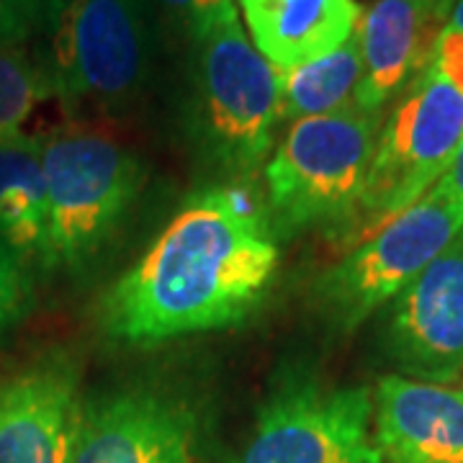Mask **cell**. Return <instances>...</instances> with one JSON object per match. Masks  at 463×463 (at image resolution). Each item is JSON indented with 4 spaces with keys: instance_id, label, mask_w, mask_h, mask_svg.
<instances>
[{
    "instance_id": "obj_1",
    "label": "cell",
    "mask_w": 463,
    "mask_h": 463,
    "mask_svg": "<svg viewBox=\"0 0 463 463\" xmlns=\"http://www.w3.org/2000/svg\"><path fill=\"white\" fill-rule=\"evenodd\" d=\"M279 265V234L263 201L237 181L216 183L188 196L103 291L99 327L118 345L240 327L263 307Z\"/></svg>"
},
{
    "instance_id": "obj_2",
    "label": "cell",
    "mask_w": 463,
    "mask_h": 463,
    "mask_svg": "<svg viewBox=\"0 0 463 463\" xmlns=\"http://www.w3.org/2000/svg\"><path fill=\"white\" fill-rule=\"evenodd\" d=\"M183 121L224 181H248L268 163L283 121L281 80L237 16L191 39Z\"/></svg>"
},
{
    "instance_id": "obj_3",
    "label": "cell",
    "mask_w": 463,
    "mask_h": 463,
    "mask_svg": "<svg viewBox=\"0 0 463 463\" xmlns=\"http://www.w3.org/2000/svg\"><path fill=\"white\" fill-rule=\"evenodd\" d=\"M381 127L383 111L358 103L291 124L263 167V203L279 237L325 230L345 240Z\"/></svg>"
},
{
    "instance_id": "obj_4",
    "label": "cell",
    "mask_w": 463,
    "mask_h": 463,
    "mask_svg": "<svg viewBox=\"0 0 463 463\" xmlns=\"http://www.w3.org/2000/svg\"><path fill=\"white\" fill-rule=\"evenodd\" d=\"M39 152L50 203V276H78L129 219L147 165L114 137L80 127L39 137Z\"/></svg>"
},
{
    "instance_id": "obj_5",
    "label": "cell",
    "mask_w": 463,
    "mask_h": 463,
    "mask_svg": "<svg viewBox=\"0 0 463 463\" xmlns=\"http://www.w3.org/2000/svg\"><path fill=\"white\" fill-rule=\"evenodd\" d=\"M463 232V203L446 175L389 224L347 248L309 288L312 309L335 335H350L386 309Z\"/></svg>"
},
{
    "instance_id": "obj_6",
    "label": "cell",
    "mask_w": 463,
    "mask_h": 463,
    "mask_svg": "<svg viewBox=\"0 0 463 463\" xmlns=\"http://www.w3.org/2000/svg\"><path fill=\"white\" fill-rule=\"evenodd\" d=\"M47 57L54 99L116 116L142 99L152 72V39L142 0H54Z\"/></svg>"
},
{
    "instance_id": "obj_7",
    "label": "cell",
    "mask_w": 463,
    "mask_h": 463,
    "mask_svg": "<svg viewBox=\"0 0 463 463\" xmlns=\"http://www.w3.org/2000/svg\"><path fill=\"white\" fill-rule=\"evenodd\" d=\"M463 142V93L430 60L383 116L355 219L343 242L364 237L407 212L440 181Z\"/></svg>"
},
{
    "instance_id": "obj_8",
    "label": "cell",
    "mask_w": 463,
    "mask_h": 463,
    "mask_svg": "<svg viewBox=\"0 0 463 463\" xmlns=\"http://www.w3.org/2000/svg\"><path fill=\"white\" fill-rule=\"evenodd\" d=\"M206 404L175 383L137 379L83 394L70 463H216Z\"/></svg>"
},
{
    "instance_id": "obj_9",
    "label": "cell",
    "mask_w": 463,
    "mask_h": 463,
    "mask_svg": "<svg viewBox=\"0 0 463 463\" xmlns=\"http://www.w3.org/2000/svg\"><path fill=\"white\" fill-rule=\"evenodd\" d=\"M237 463H379L373 392L304 368L286 371L260 404Z\"/></svg>"
},
{
    "instance_id": "obj_10",
    "label": "cell",
    "mask_w": 463,
    "mask_h": 463,
    "mask_svg": "<svg viewBox=\"0 0 463 463\" xmlns=\"http://www.w3.org/2000/svg\"><path fill=\"white\" fill-rule=\"evenodd\" d=\"M379 350L404 379L463 381V234L386 307Z\"/></svg>"
},
{
    "instance_id": "obj_11",
    "label": "cell",
    "mask_w": 463,
    "mask_h": 463,
    "mask_svg": "<svg viewBox=\"0 0 463 463\" xmlns=\"http://www.w3.org/2000/svg\"><path fill=\"white\" fill-rule=\"evenodd\" d=\"M83 371L67 347H47L0 376V463H70Z\"/></svg>"
},
{
    "instance_id": "obj_12",
    "label": "cell",
    "mask_w": 463,
    "mask_h": 463,
    "mask_svg": "<svg viewBox=\"0 0 463 463\" xmlns=\"http://www.w3.org/2000/svg\"><path fill=\"white\" fill-rule=\"evenodd\" d=\"M379 463H463V389L383 376L373 389Z\"/></svg>"
},
{
    "instance_id": "obj_13",
    "label": "cell",
    "mask_w": 463,
    "mask_h": 463,
    "mask_svg": "<svg viewBox=\"0 0 463 463\" xmlns=\"http://www.w3.org/2000/svg\"><path fill=\"white\" fill-rule=\"evenodd\" d=\"M438 33L417 0H376L358 24L364 75L355 103L383 111L428 62Z\"/></svg>"
},
{
    "instance_id": "obj_14",
    "label": "cell",
    "mask_w": 463,
    "mask_h": 463,
    "mask_svg": "<svg viewBox=\"0 0 463 463\" xmlns=\"http://www.w3.org/2000/svg\"><path fill=\"white\" fill-rule=\"evenodd\" d=\"M250 42L276 70L343 47L361 24L355 0H240Z\"/></svg>"
},
{
    "instance_id": "obj_15",
    "label": "cell",
    "mask_w": 463,
    "mask_h": 463,
    "mask_svg": "<svg viewBox=\"0 0 463 463\" xmlns=\"http://www.w3.org/2000/svg\"><path fill=\"white\" fill-rule=\"evenodd\" d=\"M0 245L32 273L50 276V203L39 137L0 145Z\"/></svg>"
},
{
    "instance_id": "obj_16",
    "label": "cell",
    "mask_w": 463,
    "mask_h": 463,
    "mask_svg": "<svg viewBox=\"0 0 463 463\" xmlns=\"http://www.w3.org/2000/svg\"><path fill=\"white\" fill-rule=\"evenodd\" d=\"M364 75L358 32L325 57L312 62L279 70L281 80V118L298 121L309 116H322L340 111L355 103L358 85Z\"/></svg>"
},
{
    "instance_id": "obj_17",
    "label": "cell",
    "mask_w": 463,
    "mask_h": 463,
    "mask_svg": "<svg viewBox=\"0 0 463 463\" xmlns=\"http://www.w3.org/2000/svg\"><path fill=\"white\" fill-rule=\"evenodd\" d=\"M52 96L42 60H33L24 44H0V145L29 134L26 121Z\"/></svg>"
},
{
    "instance_id": "obj_18",
    "label": "cell",
    "mask_w": 463,
    "mask_h": 463,
    "mask_svg": "<svg viewBox=\"0 0 463 463\" xmlns=\"http://www.w3.org/2000/svg\"><path fill=\"white\" fill-rule=\"evenodd\" d=\"M36 309V283L26 265L0 245V337L18 330Z\"/></svg>"
},
{
    "instance_id": "obj_19",
    "label": "cell",
    "mask_w": 463,
    "mask_h": 463,
    "mask_svg": "<svg viewBox=\"0 0 463 463\" xmlns=\"http://www.w3.org/2000/svg\"><path fill=\"white\" fill-rule=\"evenodd\" d=\"M160 11L191 39L224 18L237 16L234 0H155Z\"/></svg>"
},
{
    "instance_id": "obj_20",
    "label": "cell",
    "mask_w": 463,
    "mask_h": 463,
    "mask_svg": "<svg viewBox=\"0 0 463 463\" xmlns=\"http://www.w3.org/2000/svg\"><path fill=\"white\" fill-rule=\"evenodd\" d=\"M54 0H0V44H24L44 29Z\"/></svg>"
},
{
    "instance_id": "obj_21",
    "label": "cell",
    "mask_w": 463,
    "mask_h": 463,
    "mask_svg": "<svg viewBox=\"0 0 463 463\" xmlns=\"http://www.w3.org/2000/svg\"><path fill=\"white\" fill-rule=\"evenodd\" d=\"M428 60L463 93V29L443 26L432 42Z\"/></svg>"
},
{
    "instance_id": "obj_22",
    "label": "cell",
    "mask_w": 463,
    "mask_h": 463,
    "mask_svg": "<svg viewBox=\"0 0 463 463\" xmlns=\"http://www.w3.org/2000/svg\"><path fill=\"white\" fill-rule=\"evenodd\" d=\"M417 3H420L425 18H428V24H430L435 32H440L448 24V18H450L458 0H417Z\"/></svg>"
},
{
    "instance_id": "obj_23",
    "label": "cell",
    "mask_w": 463,
    "mask_h": 463,
    "mask_svg": "<svg viewBox=\"0 0 463 463\" xmlns=\"http://www.w3.org/2000/svg\"><path fill=\"white\" fill-rule=\"evenodd\" d=\"M446 178L450 181V185L456 188V194H458V199H461L463 203V142H461V147H458V152H456V157H453L450 167H448Z\"/></svg>"
},
{
    "instance_id": "obj_24",
    "label": "cell",
    "mask_w": 463,
    "mask_h": 463,
    "mask_svg": "<svg viewBox=\"0 0 463 463\" xmlns=\"http://www.w3.org/2000/svg\"><path fill=\"white\" fill-rule=\"evenodd\" d=\"M446 26H453V29H463V0L456 3V8H453V14L448 18Z\"/></svg>"
},
{
    "instance_id": "obj_25",
    "label": "cell",
    "mask_w": 463,
    "mask_h": 463,
    "mask_svg": "<svg viewBox=\"0 0 463 463\" xmlns=\"http://www.w3.org/2000/svg\"><path fill=\"white\" fill-rule=\"evenodd\" d=\"M461 389H463V386H461Z\"/></svg>"
}]
</instances>
